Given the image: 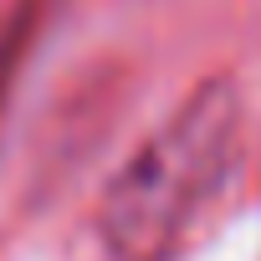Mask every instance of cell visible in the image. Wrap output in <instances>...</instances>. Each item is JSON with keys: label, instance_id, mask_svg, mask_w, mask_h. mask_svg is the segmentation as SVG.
<instances>
[{"label": "cell", "instance_id": "6da1fadb", "mask_svg": "<svg viewBox=\"0 0 261 261\" xmlns=\"http://www.w3.org/2000/svg\"><path fill=\"white\" fill-rule=\"evenodd\" d=\"M241 97L225 77L190 92V102L118 169L102 195L97 230L113 261H164L195 215L236 169Z\"/></svg>", "mask_w": 261, "mask_h": 261}]
</instances>
